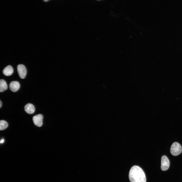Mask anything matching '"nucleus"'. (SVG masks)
<instances>
[{
	"instance_id": "obj_3",
	"label": "nucleus",
	"mask_w": 182,
	"mask_h": 182,
	"mask_svg": "<svg viewBox=\"0 0 182 182\" xmlns=\"http://www.w3.org/2000/svg\"><path fill=\"white\" fill-rule=\"evenodd\" d=\"M170 166V161L168 157L165 155L163 156L161 159V168L163 171L167 170Z\"/></svg>"
},
{
	"instance_id": "obj_10",
	"label": "nucleus",
	"mask_w": 182,
	"mask_h": 182,
	"mask_svg": "<svg viewBox=\"0 0 182 182\" xmlns=\"http://www.w3.org/2000/svg\"><path fill=\"white\" fill-rule=\"evenodd\" d=\"M7 122L3 120H1L0 121V129L1 130L6 129L8 126Z\"/></svg>"
},
{
	"instance_id": "obj_1",
	"label": "nucleus",
	"mask_w": 182,
	"mask_h": 182,
	"mask_svg": "<svg viewBox=\"0 0 182 182\" xmlns=\"http://www.w3.org/2000/svg\"><path fill=\"white\" fill-rule=\"evenodd\" d=\"M129 177L130 182H146L145 173L142 169L138 166H134L131 168Z\"/></svg>"
},
{
	"instance_id": "obj_5",
	"label": "nucleus",
	"mask_w": 182,
	"mask_h": 182,
	"mask_svg": "<svg viewBox=\"0 0 182 182\" xmlns=\"http://www.w3.org/2000/svg\"><path fill=\"white\" fill-rule=\"evenodd\" d=\"M43 116L40 114L36 115L33 117V120L34 124L36 126L41 127L43 123Z\"/></svg>"
},
{
	"instance_id": "obj_2",
	"label": "nucleus",
	"mask_w": 182,
	"mask_h": 182,
	"mask_svg": "<svg viewBox=\"0 0 182 182\" xmlns=\"http://www.w3.org/2000/svg\"><path fill=\"white\" fill-rule=\"evenodd\" d=\"M182 148L180 145L178 143L175 142L171 145L170 151L173 155L176 156L179 155L181 152Z\"/></svg>"
},
{
	"instance_id": "obj_13",
	"label": "nucleus",
	"mask_w": 182,
	"mask_h": 182,
	"mask_svg": "<svg viewBox=\"0 0 182 182\" xmlns=\"http://www.w3.org/2000/svg\"><path fill=\"white\" fill-rule=\"evenodd\" d=\"M49 0H43V1H44L45 2H47V1H49Z\"/></svg>"
},
{
	"instance_id": "obj_9",
	"label": "nucleus",
	"mask_w": 182,
	"mask_h": 182,
	"mask_svg": "<svg viewBox=\"0 0 182 182\" xmlns=\"http://www.w3.org/2000/svg\"><path fill=\"white\" fill-rule=\"evenodd\" d=\"M8 87L7 84L4 80L1 79L0 80V92H2L6 90Z\"/></svg>"
},
{
	"instance_id": "obj_12",
	"label": "nucleus",
	"mask_w": 182,
	"mask_h": 182,
	"mask_svg": "<svg viewBox=\"0 0 182 182\" xmlns=\"http://www.w3.org/2000/svg\"><path fill=\"white\" fill-rule=\"evenodd\" d=\"M2 105V102L1 100L0 101V108L1 107Z\"/></svg>"
},
{
	"instance_id": "obj_14",
	"label": "nucleus",
	"mask_w": 182,
	"mask_h": 182,
	"mask_svg": "<svg viewBox=\"0 0 182 182\" xmlns=\"http://www.w3.org/2000/svg\"></svg>"
},
{
	"instance_id": "obj_8",
	"label": "nucleus",
	"mask_w": 182,
	"mask_h": 182,
	"mask_svg": "<svg viewBox=\"0 0 182 182\" xmlns=\"http://www.w3.org/2000/svg\"><path fill=\"white\" fill-rule=\"evenodd\" d=\"M13 72V70L12 67L10 65H8L4 69L3 73L5 75L9 76L11 75Z\"/></svg>"
},
{
	"instance_id": "obj_7",
	"label": "nucleus",
	"mask_w": 182,
	"mask_h": 182,
	"mask_svg": "<svg viewBox=\"0 0 182 182\" xmlns=\"http://www.w3.org/2000/svg\"><path fill=\"white\" fill-rule=\"evenodd\" d=\"M24 109L25 111L29 114H33L35 111L34 106L32 104L30 103H28L26 104L25 106Z\"/></svg>"
},
{
	"instance_id": "obj_6",
	"label": "nucleus",
	"mask_w": 182,
	"mask_h": 182,
	"mask_svg": "<svg viewBox=\"0 0 182 182\" xmlns=\"http://www.w3.org/2000/svg\"><path fill=\"white\" fill-rule=\"evenodd\" d=\"M9 86L10 89L11 91L13 92H15L19 89L20 84L18 81H12L10 83Z\"/></svg>"
},
{
	"instance_id": "obj_11",
	"label": "nucleus",
	"mask_w": 182,
	"mask_h": 182,
	"mask_svg": "<svg viewBox=\"0 0 182 182\" xmlns=\"http://www.w3.org/2000/svg\"><path fill=\"white\" fill-rule=\"evenodd\" d=\"M4 139H2L1 140L0 142V143L1 144V143L2 144L4 143Z\"/></svg>"
},
{
	"instance_id": "obj_4",
	"label": "nucleus",
	"mask_w": 182,
	"mask_h": 182,
	"mask_svg": "<svg viewBox=\"0 0 182 182\" xmlns=\"http://www.w3.org/2000/svg\"><path fill=\"white\" fill-rule=\"evenodd\" d=\"M17 68L20 77L21 79L24 78L27 74V70L25 66L23 64H20L18 65Z\"/></svg>"
}]
</instances>
